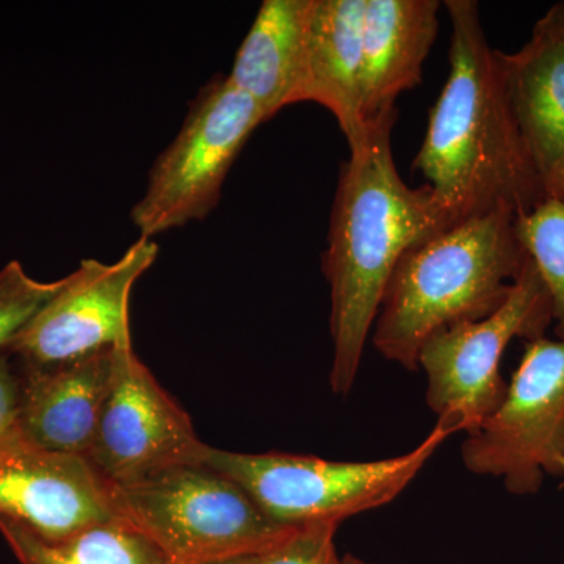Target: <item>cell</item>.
I'll use <instances>...</instances> for the list:
<instances>
[{"mask_svg":"<svg viewBox=\"0 0 564 564\" xmlns=\"http://www.w3.org/2000/svg\"><path fill=\"white\" fill-rule=\"evenodd\" d=\"M397 111L366 124L340 166L323 273L332 291L329 384L355 386L388 282L402 256L454 226L429 185L404 184L392 154Z\"/></svg>","mask_w":564,"mask_h":564,"instance_id":"1","label":"cell"},{"mask_svg":"<svg viewBox=\"0 0 564 564\" xmlns=\"http://www.w3.org/2000/svg\"><path fill=\"white\" fill-rule=\"evenodd\" d=\"M444 6L451 73L430 110L413 170L454 225L494 210L524 214L547 193L516 122L500 51L489 46L475 0Z\"/></svg>","mask_w":564,"mask_h":564,"instance_id":"2","label":"cell"},{"mask_svg":"<svg viewBox=\"0 0 564 564\" xmlns=\"http://www.w3.org/2000/svg\"><path fill=\"white\" fill-rule=\"evenodd\" d=\"M514 217L508 210L477 215L404 252L375 318V350L415 372L434 334L496 313L529 261Z\"/></svg>","mask_w":564,"mask_h":564,"instance_id":"3","label":"cell"},{"mask_svg":"<svg viewBox=\"0 0 564 564\" xmlns=\"http://www.w3.org/2000/svg\"><path fill=\"white\" fill-rule=\"evenodd\" d=\"M456 433H462L458 423L437 417L432 432L413 451L377 462H332L280 452L239 454L203 444L193 463L242 486L278 524L340 525L345 519L391 503Z\"/></svg>","mask_w":564,"mask_h":564,"instance_id":"4","label":"cell"},{"mask_svg":"<svg viewBox=\"0 0 564 564\" xmlns=\"http://www.w3.org/2000/svg\"><path fill=\"white\" fill-rule=\"evenodd\" d=\"M115 511L176 564H207L272 547L295 527L263 513L242 486L199 463L111 486Z\"/></svg>","mask_w":564,"mask_h":564,"instance_id":"5","label":"cell"},{"mask_svg":"<svg viewBox=\"0 0 564 564\" xmlns=\"http://www.w3.org/2000/svg\"><path fill=\"white\" fill-rule=\"evenodd\" d=\"M267 118L228 77L198 93L180 133L152 165L143 198L131 218L143 239L202 221L221 196L229 170Z\"/></svg>","mask_w":564,"mask_h":564,"instance_id":"6","label":"cell"},{"mask_svg":"<svg viewBox=\"0 0 564 564\" xmlns=\"http://www.w3.org/2000/svg\"><path fill=\"white\" fill-rule=\"evenodd\" d=\"M552 323L551 295L529 259L496 313L443 329L422 345L417 364L425 372L430 410L474 433L503 402L508 384L500 362L508 345L518 337L540 339Z\"/></svg>","mask_w":564,"mask_h":564,"instance_id":"7","label":"cell"},{"mask_svg":"<svg viewBox=\"0 0 564 564\" xmlns=\"http://www.w3.org/2000/svg\"><path fill=\"white\" fill-rule=\"evenodd\" d=\"M473 474L502 478L508 491H540L545 475H563L564 340H529L503 402L462 448Z\"/></svg>","mask_w":564,"mask_h":564,"instance_id":"8","label":"cell"},{"mask_svg":"<svg viewBox=\"0 0 564 564\" xmlns=\"http://www.w3.org/2000/svg\"><path fill=\"white\" fill-rule=\"evenodd\" d=\"M158 254V245L140 237L117 262L84 259L6 352L20 366L52 367L132 340L129 300L133 284Z\"/></svg>","mask_w":564,"mask_h":564,"instance_id":"9","label":"cell"},{"mask_svg":"<svg viewBox=\"0 0 564 564\" xmlns=\"http://www.w3.org/2000/svg\"><path fill=\"white\" fill-rule=\"evenodd\" d=\"M202 441L191 415L174 402L126 340L87 459L111 486L195 462Z\"/></svg>","mask_w":564,"mask_h":564,"instance_id":"10","label":"cell"},{"mask_svg":"<svg viewBox=\"0 0 564 564\" xmlns=\"http://www.w3.org/2000/svg\"><path fill=\"white\" fill-rule=\"evenodd\" d=\"M115 518L111 485L87 456L39 447L17 429L0 441V519L62 541Z\"/></svg>","mask_w":564,"mask_h":564,"instance_id":"11","label":"cell"},{"mask_svg":"<svg viewBox=\"0 0 564 564\" xmlns=\"http://www.w3.org/2000/svg\"><path fill=\"white\" fill-rule=\"evenodd\" d=\"M117 348L61 366L14 361L21 373L17 432L47 451L87 456L113 380Z\"/></svg>","mask_w":564,"mask_h":564,"instance_id":"12","label":"cell"},{"mask_svg":"<svg viewBox=\"0 0 564 564\" xmlns=\"http://www.w3.org/2000/svg\"><path fill=\"white\" fill-rule=\"evenodd\" d=\"M437 0H367L362 33L361 117L391 115L397 99L422 80L440 31Z\"/></svg>","mask_w":564,"mask_h":564,"instance_id":"13","label":"cell"},{"mask_svg":"<svg viewBox=\"0 0 564 564\" xmlns=\"http://www.w3.org/2000/svg\"><path fill=\"white\" fill-rule=\"evenodd\" d=\"M511 109L545 193L564 172V41L543 25L513 54L500 52Z\"/></svg>","mask_w":564,"mask_h":564,"instance_id":"14","label":"cell"},{"mask_svg":"<svg viewBox=\"0 0 564 564\" xmlns=\"http://www.w3.org/2000/svg\"><path fill=\"white\" fill-rule=\"evenodd\" d=\"M367 0H311L306 28L304 102L339 122L348 147L361 139L362 33Z\"/></svg>","mask_w":564,"mask_h":564,"instance_id":"15","label":"cell"},{"mask_svg":"<svg viewBox=\"0 0 564 564\" xmlns=\"http://www.w3.org/2000/svg\"><path fill=\"white\" fill-rule=\"evenodd\" d=\"M311 0H265L237 52L228 79L272 120L304 102Z\"/></svg>","mask_w":564,"mask_h":564,"instance_id":"16","label":"cell"},{"mask_svg":"<svg viewBox=\"0 0 564 564\" xmlns=\"http://www.w3.org/2000/svg\"><path fill=\"white\" fill-rule=\"evenodd\" d=\"M0 534L20 564H176L121 518L82 530L62 541H44L13 522L0 519Z\"/></svg>","mask_w":564,"mask_h":564,"instance_id":"17","label":"cell"},{"mask_svg":"<svg viewBox=\"0 0 564 564\" xmlns=\"http://www.w3.org/2000/svg\"><path fill=\"white\" fill-rule=\"evenodd\" d=\"M514 231L551 295L555 334L564 340V199L547 196L516 215Z\"/></svg>","mask_w":564,"mask_h":564,"instance_id":"18","label":"cell"},{"mask_svg":"<svg viewBox=\"0 0 564 564\" xmlns=\"http://www.w3.org/2000/svg\"><path fill=\"white\" fill-rule=\"evenodd\" d=\"M63 284L65 278L52 282L35 280L18 261H11L0 270V355L44 304L57 295Z\"/></svg>","mask_w":564,"mask_h":564,"instance_id":"19","label":"cell"},{"mask_svg":"<svg viewBox=\"0 0 564 564\" xmlns=\"http://www.w3.org/2000/svg\"><path fill=\"white\" fill-rule=\"evenodd\" d=\"M337 529L333 522L295 527L272 547L248 556V564H336Z\"/></svg>","mask_w":564,"mask_h":564,"instance_id":"20","label":"cell"},{"mask_svg":"<svg viewBox=\"0 0 564 564\" xmlns=\"http://www.w3.org/2000/svg\"><path fill=\"white\" fill-rule=\"evenodd\" d=\"M20 402V367L9 352H3L0 355V441L17 429Z\"/></svg>","mask_w":564,"mask_h":564,"instance_id":"21","label":"cell"},{"mask_svg":"<svg viewBox=\"0 0 564 564\" xmlns=\"http://www.w3.org/2000/svg\"><path fill=\"white\" fill-rule=\"evenodd\" d=\"M536 24L543 25L549 32L554 33L555 36L564 41V2L555 3L554 7H551Z\"/></svg>","mask_w":564,"mask_h":564,"instance_id":"22","label":"cell"},{"mask_svg":"<svg viewBox=\"0 0 564 564\" xmlns=\"http://www.w3.org/2000/svg\"><path fill=\"white\" fill-rule=\"evenodd\" d=\"M549 196H552V198L564 199V172L562 173V176L556 180L555 184L552 185L551 192H549Z\"/></svg>","mask_w":564,"mask_h":564,"instance_id":"23","label":"cell"},{"mask_svg":"<svg viewBox=\"0 0 564 564\" xmlns=\"http://www.w3.org/2000/svg\"><path fill=\"white\" fill-rule=\"evenodd\" d=\"M336 564H378V563L364 562V560L358 558V556H355V555H345V556H339V558L336 560Z\"/></svg>","mask_w":564,"mask_h":564,"instance_id":"24","label":"cell"},{"mask_svg":"<svg viewBox=\"0 0 564 564\" xmlns=\"http://www.w3.org/2000/svg\"><path fill=\"white\" fill-rule=\"evenodd\" d=\"M248 556H240V558L223 560V562L207 563V564H248Z\"/></svg>","mask_w":564,"mask_h":564,"instance_id":"25","label":"cell"},{"mask_svg":"<svg viewBox=\"0 0 564 564\" xmlns=\"http://www.w3.org/2000/svg\"><path fill=\"white\" fill-rule=\"evenodd\" d=\"M563 475H564V466H563Z\"/></svg>","mask_w":564,"mask_h":564,"instance_id":"26","label":"cell"}]
</instances>
